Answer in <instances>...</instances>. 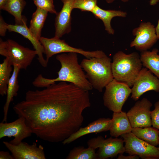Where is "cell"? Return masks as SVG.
Segmentation results:
<instances>
[{
    "label": "cell",
    "mask_w": 159,
    "mask_h": 159,
    "mask_svg": "<svg viewBox=\"0 0 159 159\" xmlns=\"http://www.w3.org/2000/svg\"><path fill=\"white\" fill-rule=\"evenodd\" d=\"M39 40L43 47L46 60L48 63L50 58L59 53H75L80 54L87 58L101 57L106 54L102 50L87 51L74 47L69 45L64 40L54 37L49 38L41 37Z\"/></svg>",
    "instance_id": "7"
},
{
    "label": "cell",
    "mask_w": 159,
    "mask_h": 159,
    "mask_svg": "<svg viewBox=\"0 0 159 159\" xmlns=\"http://www.w3.org/2000/svg\"><path fill=\"white\" fill-rule=\"evenodd\" d=\"M98 0H74V9H77L82 11L91 12L97 5Z\"/></svg>",
    "instance_id": "27"
},
{
    "label": "cell",
    "mask_w": 159,
    "mask_h": 159,
    "mask_svg": "<svg viewBox=\"0 0 159 159\" xmlns=\"http://www.w3.org/2000/svg\"><path fill=\"white\" fill-rule=\"evenodd\" d=\"M122 2H126L130 0H120Z\"/></svg>",
    "instance_id": "37"
},
{
    "label": "cell",
    "mask_w": 159,
    "mask_h": 159,
    "mask_svg": "<svg viewBox=\"0 0 159 159\" xmlns=\"http://www.w3.org/2000/svg\"><path fill=\"white\" fill-rule=\"evenodd\" d=\"M8 0H0V9H3L6 4Z\"/></svg>",
    "instance_id": "33"
},
{
    "label": "cell",
    "mask_w": 159,
    "mask_h": 159,
    "mask_svg": "<svg viewBox=\"0 0 159 159\" xmlns=\"http://www.w3.org/2000/svg\"><path fill=\"white\" fill-rule=\"evenodd\" d=\"M77 54L64 53L57 55L56 59L61 65L57 72L58 77L50 79L39 74L33 81V85L37 87H45L57 82H64L73 84L85 90H92L93 87L78 63Z\"/></svg>",
    "instance_id": "2"
},
{
    "label": "cell",
    "mask_w": 159,
    "mask_h": 159,
    "mask_svg": "<svg viewBox=\"0 0 159 159\" xmlns=\"http://www.w3.org/2000/svg\"><path fill=\"white\" fill-rule=\"evenodd\" d=\"M123 139L110 137L105 139L101 136L92 138L88 141V147L94 149L99 148L96 153L97 159L113 158L125 152Z\"/></svg>",
    "instance_id": "8"
},
{
    "label": "cell",
    "mask_w": 159,
    "mask_h": 159,
    "mask_svg": "<svg viewBox=\"0 0 159 159\" xmlns=\"http://www.w3.org/2000/svg\"><path fill=\"white\" fill-rule=\"evenodd\" d=\"M26 4L24 0H8L3 10L14 17L15 24H23L24 22H26V19L22 14Z\"/></svg>",
    "instance_id": "23"
},
{
    "label": "cell",
    "mask_w": 159,
    "mask_h": 159,
    "mask_svg": "<svg viewBox=\"0 0 159 159\" xmlns=\"http://www.w3.org/2000/svg\"><path fill=\"white\" fill-rule=\"evenodd\" d=\"M109 130L110 135L117 138L122 135L131 132L132 127L127 113L122 111L113 112Z\"/></svg>",
    "instance_id": "18"
},
{
    "label": "cell",
    "mask_w": 159,
    "mask_h": 159,
    "mask_svg": "<svg viewBox=\"0 0 159 159\" xmlns=\"http://www.w3.org/2000/svg\"><path fill=\"white\" fill-rule=\"evenodd\" d=\"M32 133V130L23 117H19L11 122L0 123V139L6 137H14V139L9 142L13 145L19 144Z\"/></svg>",
    "instance_id": "11"
},
{
    "label": "cell",
    "mask_w": 159,
    "mask_h": 159,
    "mask_svg": "<svg viewBox=\"0 0 159 159\" xmlns=\"http://www.w3.org/2000/svg\"><path fill=\"white\" fill-rule=\"evenodd\" d=\"M12 66L6 58L0 64V94L2 96L6 95L8 84L12 75Z\"/></svg>",
    "instance_id": "25"
},
{
    "label": "cell",
    "mask_w": 159,
    "mask_h": 159,
    "mask_svg": "<svg viewBox=\"0 0 159 159\" xmlns=\"http://www.w3.org/2000/svg\"><path fill=\"white\" fill-rule=\"evenodd\" d=\"M112 122L110 118H100L89 123L84 127H80L76 132L64 140L63 144H69L85 135L93 133H99L109 130Z\"/></svg>",
    "instance_id": "16"
},
{
    "label": "cell",
    "mask_w": 159,
    "mask_h": 159,
    "mask_svg": "<svg viewBox=\"0 0 159 159\" xmlns=\"http://www.w3.org/2000/svg\"><path fill=\"white\" fill-rule=\"evenodd\" d=\"M48 12L43 9L37 8L33 14L29 28L38 39L41 37L42 29L47 18Z\"/></svg>",
    "instance_id": "22"
},
{
    "label": "cell",
    "mask_w": 159,
    "mask_h": 159,
    "mask_svg": "<svg viewBox=\"0 0 159 159\" xmlns=\"http://www.w3.org/2000/svg\"><path fill=\"white\" fill-rule=\"evenodd\" d=\"M151 102L144 98L137 101L127 115L132 128H143L152 125L150 109Z\"/></svg>",
    "instance_id": "12"
},
{
    "label": "cell",
    "mask_w": 159,
    "mask_h": 159,
    "mask_svg": "<svg viewBox=\"0 0 159 159\" xmlns=\"http://www.w3.org/2000/svg\"><path fill=\"white\" fill-rule=\"evenodd\" d=\"M158 50L154 49L151 51L141 52L140 56L142 65L147 68L159 79V54Z\"/></svg>",
    "instance_id": "21"
},
{
    "label": "cell",
    "mask_w": 159,
    "mask_h": 159,
    "mask_svg": "<svg viewBox=\"0 0 159 159\" xmlns=\"http://www.w3.org/2000/svg\"><path fill=\"white\" fill-rule=\"evenodd\" d=\"M111 63V59L105 54L101 57L84 59L80 64L93 88L102 92L114 79Z\"/></svg>",
    "instance_id": "4"
},
{
    "label": "cell",
    "mask_w": 159,
    "mask_h": 159,
    "mask_svg": "<svg viewBox=\"0 0 159 159\" xmlns=\"http://www.w3.org/2000/svg\"><path fill=\"white\" fill-rule=\"evenodd\" d=\"M8 30L9 32H14L21 34L28 39L31 42L33 47L37 52V59L40 64L44 67H46L48 63L44 58L43 47L39 40L37 39L30 31L26 25V22L21 25L8 24Z\"/></svg>",
    "instance_id": "17"
},
{
    "label": "cell",
    "mask_w": 159,
    "mask_h": 159,
    "mask_svg": "<svg viewBox=\"0 0 159 159\" xmlns=\"http://www.w3.org/2000/svg\"><path fill=\"white\" fill-rule=\"evenodd\" d=\"M154 107L150 112L152 125L159 130V101L155 103Z\"/></svg>",
    "instance_id": "29"
},
{
    "label": "cell",
    "mask_w": 159,
    "mask_h": 159,
    "mask_svg": "<svg viewBox=\"0 0 159 159\" xmlns=\"http://www.w3.org/2000/svg\"><path fill=\"white\" fill-rule=\"evenodd\" d=\"M37 8L44 10L50 13L56 14L53 0H32Z\"/></svg>",
    "instance_id": "28"
},
{
    "label": "cell",
    "mask_w": 159,
    "mask_h": 159,
    "mask_svg": "<svg viewBox=\"0 0 159 159\" xmlns=\"http://www.w3.org/2000/svg\"><path fill=\"white\" fill-rule=\"evenodd\" d=\"M9 24L4 21L1 15L0 16V35L1 37L5 36L6 32L8 30Z\"/></svg>",
    "instance_id": "30"
},
{
    "label": "cell",
    "mask_w": 159,
    "mask_h": 159,
    "mask_svg": "<svg viewBox=\"0 0 159 159\" xmlns=\"http://www.w3.org/2000/svg\"><path fill=\"white\" fill-rule=\"evenodd\" d=\"M159 130L151 127L132 128L131 132L138 138L155 146L158 145Z\"/></svg>",
    "instance_id": "24"
},
{
    "label": "cell",
    "mask_w": 159,
    "mask_h": 159,
    "mask_svg": "<svg viewBox=\"0 0 159 159\" xmlns=\"http://www.w3.org/2000/svg\"><path fill=\"white\" fill-rule=\"evenodd\" d=\"M74 0H62L63 6L61 11L56 14L55 20L54 37L60 38L71 30V14L74 9Z\"/></svg>",
    "instance_id": "15"
},
{
    "label": "cell",
    "mask_w": 159,
    "mask_h": 159,
    "mask_svg": "<svg viewBox=\"0 0 159 159\" xmlns=\"http://www.w3.org/2000/svg\"><path fill=\"white\" fill-rule=\"evenodd\" d=\"M21 69L20 67L16 64L13 66V71L7 85L6 98L3 107L4 117L2 122H6L7 116L9 105L13 100L14 97L17 96L19 85L18 76Z\"/></svg>",
    "instance_id": "19"
},
{
    "label": "cell",
    "mask_w": 159,
    "mask_h": 159,
    "mask_svg": "<svg viewBox=\"0 0 159 159\" xmlns=\"http://www.w3.org/2000/svg\"><path fill=\"white\" fill-rule=\"evenodd\" d=\"M140 157L136 155H124L123 154H119L117 157V159H139Z\"/></svg>",
    "instance_id": "32"
},
{
    "label": "cell",
    "mask_w": 159,
    "mask_h": 159,
    "mask_svg": "<svg viewBox=\"0 0 159 159\" xmlns=\"http://www.w3.org/2000/svg\"><path fill=\"white\" fill-rule=\"evenodd\" d=\"M125 143V152L143 159H159V147L150 144L131 132L121 135Z\"/></svg>",
    "instance_id": "9"
},
{
    "label": "cell",
    "mask_w": 159,
    "mask_h": 159,
    "mask_svg": "<svg viewBox=\"0 0 159 159\" xmlns=\"http://www.w3.org/2000/svg\"><path fill=\"white\" fill-rule=\"evenodd\" d=\"M0 159H14V158L8 152L1 151H0Z\"/></svg>",
    "instance_id": "31"
},
{
    "label": "cell",
    "mask_w": 159,
    "mask_h": 159,
    "mask_svg": "<svg viewBox=\"0 0 159 159\" xmlns=\"http://www.w3.org/2000/svg\"><path fill=\"white\" fill-rule=\"evenodd\" d=\"M92 13L95 18L101 19L103 22L105 30L110 34L113 35L114 29L112 27L111 22L114 17H126L127 13L120 10H104L96 6Z\"/></svg>",
    "instance_id": "20"
},
{
    "label": "cell",
    "mask_w": 159,
    "mask_h": 159,
    "mask_svg": "<svg viewBox=\"0 0 159 159\" xmlns=\"http://www.w3.org/2000/svg\"><path fill=\"white\" fill-rule=\"evenodd\" d=\"M3 144L11 152L14 159H45L44 147L34 142L31 145L22 142L17 145L4 141Z\"/></svg>",
    "instance_id": "14"
},
{
    "label": "cell",
    "mask_w": 159,
    "mask_h": 159,
    "mask_svg": "<svg viewBox=\"0 0 159 159\" xmlns=\"http://www.w3.org/2000/svg\"><path fill=\"white\" fill-rule=\"evenodd\" d=\"M0 54L5 57L12 66L17 65L21 69H26L31 64L37 52L12 40L3 41L0 39Z\"/></svg>",
    "instance_id": "5"
},
{
    "label": "cell",
    "mask_w": 159,
    "mask_h": 159,
    "mask_svg": "<svg viewBox=\"0 0 159 159\" xmlns=\"http://www.w3.org/2000/svg\"><path fill=\"white\" fill-rule=\"evenodd\" d=\"M67 159H96L95 150L88 147H75L72 149L66 157Z\"/></svg>",
    "instance_id": "26"
},
{
    "label": "cell",
    "mask_w": 159,
    "mask_h": 159,
    "mask_svg": "<svg viewBox=\"0 0 159 159\" xmlns=\"http://www.w3.org/2000/svg\"><path fill=\"white\" fill-rule=\"evenodd\" d=\"M111 69L114 79L132 86L142 68L140 55L136 52L127 54L120 51L112 57Z\"/></svg>",
    "instance_id": "3"
},
{
    "label": "cell",
    "mask_w": 159,
    "mask_h": 159,
    "mask_svg": "<svg viewBox=\"0 0 159 159\" xmlns=\"http://www.w3.org/2000/svg\"><path fill=\"white\" fill-rule=\"evenodd\" d=\"M131 89V98L138 100L145 92L150 90L159 92V79L146 68L142 69Z\"/></svg>",
    "instance_id": "13"
},
{
    "label": "cell",
    "mask_w": 159,
    "mask_h": 159,
    "mask_svg": "<svg viewBox=\"0 0 159 159\" xmlns=\"http://www.w3.org/2000/svg\"><path fill=\"white\" fill-rule=\"evenodd\" d=\"M103 104L113 112L122 111V107L131 93V89L126 84L113 79L105 87Z\"/></svg>",
    "instance_id": "6"
},
{
    "label": "cell",
    "mask_w": 159,
    "mask_h": 159,
    "mask_svg": "<svg viewBox=\"0 0 159 159\" xmlns=\"http://www.w3.org/2000/svg\"><path fill=\"white\" fill-rule=\"evenodd\" d=\"M155 30L157 37L158 39H159V19L158 21V23L156 27H155Z\"/></svg>",
    "instance_id": "34"
},
{
    "label": "cell",
    "mask_w": 159,
    "mask_h": 159,
    "mask_svg": "<svg viewBox=\"0 0 159 159\" xmlns=\"http://www.w3.org/2000/svg\"><path fill=\"white\" fill-rule=\"evenodd\" d=\"M158 147H159V136H158Z\"/></svg>",
    "instance_id": "38"
},
{
    "label": "cell",
    "mask_w": 159,
    "mask_h": 159,
    "mask_svg": "<svg viewBox=\"0 0 159 159\" xmlns=\"http://www.w3.org/2000/svg\"><path fill=\"white\" fill-rule=\"evenodd\" d=\"M108 4H111L113 3L115 0H105Z\"/></svg>",
    "instance_id": "36"
},
{
    "label": "cell",
    "mask_w": 159,
    "mask_h": 159,
    "mask_svg": "<svg viewBox=\"0 0 159 159\" xmlns=\"http://www.w3.org/2000/svg\"><path fill=\"white\" fill-rule=\"evenodd\" d=\"M159 1V0H150V5L153 6L156 4Z\"/></svg>",
    "instance_id": "35"
},
{
    "label": "cell",
    "mask_w": 159,
    "mask_h": 159,
    "mask_svg": "<svg viewBox=\"0 0 159 159\" xmlns=\"http://www.w3.org/2000/svg\"><path fill=\"white\" fill-rule=\"evenodd\" d=\"M135 38L131 42L130 47L142 52L150 48L158 40L153 24L150 22H142L132 30Z\"/></svg>",
    "instance_id": "10"
},
{
    "label": "cell",
    "mask_w": 159,
    "mask_h": 159,
    "mask_svg": "<svg viewBox=\"0 0 159 159\" xmlns=\"http://www.w3.org/2000/svg\"><path fill=\"white\" fill-rule=\"evenodd\" d=\"M91 106L89 91L72 83L59 82L41 90H29L25 99L13 107L23 117L32 133L49 142H63L78 130L83 112Z\"/></svg>",
    "instance_id": "1"
}]
</instances>
